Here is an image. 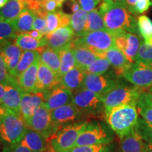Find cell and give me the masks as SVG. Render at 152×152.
<instances>
[{
  "instance_id": "1",
  "label": "cell",
  "mask_w": 152,
  "mask_h": 152,
  "mask_svg": "<svg viewBox=\"0 0 152 152\" xmlns=\"http://www.w3.org/2000/svg\"><path fill=\"white\" fill-rule=\"evenodd\" d=\"M106 29L113 35L130 33L138 35L137 20L129 10L127 4L114 3L112 0H102L99 7Z\"/></svg>"
},
{
  "instance_id": "2",
  "label": "cell",
  "mask_w": 152,
  "mask_h": 152,
  "mask_svg": "<svg viewBox=\"0 0 152 152\" xmlns=\"http://www.w3.org/2000/svg\"><path fill=\"white\" fill-rule=\"evenodd\" d=\"M108 125L122 139L136 128L139 114L134 104H124L104 111Z\"/></svg>"
},
{
  "instance_id": "3",
  "label": "cell",
  "mask_w": 152,
  "mask_h": 152,
  "mask_svg": "<svg viewBox=\"0 0 152 152\" xmlns=\"http://www.w3.org/2000/svg\"><path fill=\"white\" fill-rule=\"evenodd\" d=\"M115 36L107 30L90 32L73 39L71 48L85 47L90 49L99 57L111 47H115Z\"/></svg>"
},
{
  "instance_id": "4",
  "label": "cell",
  "mask_w": 152,
  "mask_h": 152,
  "mask_svg": "<svg viewBox=\"0 0 152 152\" xmlns=\"http://www.w3.org/2000/svg\"><path fill=\"white\" fill-rule=\"evenodd\" d=\"M6 111L0 121V138L9 145L16 146L23 137L27 125L20 114Z\"/></svg>"
},
{
  "instance_id": "5",
  "label": "cell",
  "mask_w": 152,
  "mask_h": 152,
  "mask_svg": "<svg viewBox=\"0 0 152 152\" xmlns=\"http://www.w3.org/2000/svg\"><path fill=\"white\" fill-rule=\"evenodd\" d=\"M87 121L74 123L61 129L50 140V146L53 152H70L75 147L80 134L84 130Z\"/></svg>"
},
{
  "instance_id": "6",
  "label": "cell",
  "mask_w": 152,
  "mask_h": 152,
  "mask_svg": "<svg viewBox=\"0 0 152 152\" xmlns=\"http://www.w3.org/2000/svg\"><path fill=\"white\" fill-rule=\"evenodd\" d=\"M144 91L136 86L118 85L103 95L104 111L124 104L136 105L140 94Z\"/></svg>"
},
{
  "instance_id": "7",
  "label": "cell",
  "mask_w": 152,
  "mask_h": 152,
  "mask_svg": "<svg viewBox=\"0 0 152 152\" xmlns=\"http://www.w3.org/2000/svg\"><path fill=\"white\" fill-rule=\"evenodd\" d=\"M112 140L113 136L104 125L93 121L87 123L76 142L75 147L109 144Z\"/></svg>"
},
{
  "instance_id": "8",
  "label": "cell",
  "mask_w": 152,
  "mask_h": 152,
  "mask_svg": "<svg viewBox=\"0 0 152 152\" xmlns=\"http://www.w3.org/2000/svg\"><path fill=\"white\" fill-rule=\"evenodd\" d=\"M123 77L142 90L152 87V64L134 61L123 72Z\"/></svg>"
},
{
  "instance_id": "9",
  "label": "cell",
  "mask_w": 152,
  "mask_h": 152,
  "mask_svg": "<svg viewBox=\"0 0 152 152\" xmlns=\"http://www.w3.org/2000/svg\"><path fill=\"white\" fill-rule=\"evenodd\" d=\"M72 104L81 113H99L104 111L103 95L99 94L86 88L82 89L73 95Z\"/></svg>"
},
{
  "instance_id": "10",
  "label": "cell",
  "mask_w": 152,
  "mask_h": 152,
  "mask_svg": "<svg viewBox=\"0 0 152 152\" xmlns=\"http://www.w3.org/2000/svg\"><path fill=\"white\" fill-rule=\"evenodd\" d=\"M115 45L122 52L131 64L135 61L142 42L137 34L120 33L114 35Z\"/></svg>"
},
{
  "instance_id": "11",
  "label": "cell",
  "mask_w": 152,
  "mask_h": 152,
  "mask_svg": "<svg viewBox=\"0 0 152 152\" xmlns=\"http://www.w3.org/2000/svg\"><path fill=\"white\" fill-rule=\"evenodd\" d=\"M28 128L40 133L47 138L54 128V125L51 117V111L45 107L41 106L35 114L26 121Z\"/></svg>"
},
{
  "instance_id": "12",
  "label": "cell",
  "mask_w": 152,
  "mask_h": 152,
  "mask_svg": "<svg viewBox=\"0 0 152 152\" xmlns=\"http://www.w3.org/2000/svg\"><path fill=\"white\" fill-rule=\"evenodd\" d=\"M117 85L115 80L105 74H85L84 88L99 94L104 95Z\"/></svg>"
},
{
  "instance_id": "13",
  "label": "cell",
  "mask_w": 152,
  "mask_h": 152,
  "mask_svg": "<svg viewBox=\"0 0 152 152\" xmlns=\"http://www.w3.org/2000/svg\"><path fill=\"white\" fill-rule=\"evenodd\" d=\"M75 35L70 26L60 28L46 36L47 46L57 52H61L71 47Z\"/></svg>"
},
{
  "instance_id": "14",
  "label": "cell",
  "mask_w": 152,
  "mask_h": 152,
  "mask_svg": "<svg viewBox=\"0 0 152 152\" xmlns=\"http://www.w3.org/2000/svg\"><path fill=\"white\" fill-rule=\"evenodd\" d=\"M46 94L42 92H23L20 107V115L25 121L35 114L43 105Z\"/></svg>"
},
{
  "instance_id": "15",
  "label": "cell",
  "mask_w": 152,
  "mask_h": 152,
  "mask_svg": "<svg viewBox=\"0 0 152 152\" xmlns=\"http://www.w3.org/2000/svg\"><path fill=\"white\" fill-rule=\"evenodd\" d=\"M73 98V92L60 85L47 93L43 105L52 111L57 108L71 104Z\"/></svg>"
},
{
  "instance_id": "16",
  "label": "cell",
  "mask_w": 152,
  "mask_h": 152,
  "mask_svg": "<svg viewBox=\"0 0 152 152\" xmlns=\"http://www.w3.org/2000/svg\"><path fill=\"white\" fill-rule=\"evenodd\" d=\"M59 85H61L60 76L40 62L38 70L35 92H42L47 94Z\"/></svg>"
},
{
  "instance_id": "17",
  "label": "cell",
  "mask_w": 152,
  "mask_h": 152,
  "mask_svg": "<svg viewBox=\"0 0 152 152\" xmlns=\"http://www.w3.org/2000/svg\"><path fill=\"white\" fill-rule=\"evenodd\" d=\"M82 116V113L73 104L63 106L51 111L52 122L56 126L71 124Z\"/></svg>"
},
{
  "instance_id": "18",
  "label": "cell",
  "mask_w": 152,
  "mask_h": 152,
  "mask_svg": "<svg viewBox=\"0 0 152 152\" xmlns=\"http://www.w3.org/2000/svg\"><path fill=\"white\" fill-rule=\"evenodd\" d=\"M0 52L2 55L8 71L11 75L21 58L23 51L16 44L10 40L0 42Z\"/></svg>"
},
{
  "instance_id": "19",
  "label": "cell",
  "mask_w": 152,
  "mask_h": 152,
  "mask_svg": "<svg viewBox=\"0 0 152 152\" xmlns=\"http://www.w3.org/2000/svg\"><path fill=\"white\" fill-rule=\"evenodd\" d=\"M39 64H40V58L36 60L33 65L30 66L24 73H23L16 79L17 86L23 92H35Z\"/></svg>"
},
{
  "instance_id": "20",
  "label": "cell",
  "mask_w": 152,
  "mask_h": 152,
  "mask_svg": "<svg viewBox=\"0 0 152 152\" xmlns=\"http://www.w3.org/2000/svg\"><path fill=\"white\" fill-rule=\"evenodd\" d=\"M85 74L83 70L75 66L61 78V85L72 92H78L84 88Z\"/></svg>"
},
{
  "instance_id": "21",
  "label": "cell",
  "mask_w": 152,
  "mask_h": 152,
  "mask_svg": "<svg viewBox=\"0 0 152 152\" xmlns=\"http://www.w3.org/2000/svg\"><path fill=\"white\" fill-rule=\"evenodd\" d=\"M45 139L40 133L28 128L19 144L27 147L33 152H45L47 149Z\"/></svg>"
},
{
  "instance_id": "22",
  "label": "cell",
  "mask_w": 152,
  "mask_h": 152,
  "mask_svg": "<svg viewBox=\"0 0 152 152\" xmlns=\"http://www.w3.org/2000/svg\"><path fill=\"white\" fill-rule=\"evenodd\" d=\"M23 92L16 85H7L2 99V106L6 110L20 114Z\"/></svg>"
},
{
  "instance_id": "23",
  "label": "cell",
  "mask_w": 152,
  "mask_h": 152,
  "mask_svg": "<svg viewBox=\"0 0 152 152\" xmlns=\"http://www.w3.org/2000/svg\"><path fill=\"white\" fill-rule=\"evenodd\" d=\"M104 57L108 59L118 75H123V72L131 64L124 54L115 46L106 51L104 54Z\"/></svg>"
},
{
  "instance_id": "24",
  "label": "cell",
  "mask_w": 152,
  "mask_h": 152,
  "mask_svg": "<svg viewBox=\"0 0 152 152\" xmlns=\"http://www.w3.org/2000/svg\"><path fill=\"white\" fill-rule=\"evenodd\" d=\"M26 9L24 0H10L0 9V20L13 21Z\"/></svg>"
},
{
  "instance_id": "25",
  "label": "cell",
  "mask_w": 152,
  "mask_h": 152,
  "mask_svg": "<svg viewBox=\"0 0 152 152\" xmlns=\"http://www.w3.org/2000/svg\"><path fill=\"white\" fill-rule=\"evenodd\" d=\"M121 140V152H143L144 142L135 129Z\"/></svg>"
},
{
  "instance_id": "26",
  "label": "cell",
  "mask_w": 152,
  "mask_h": 152,
  "mask_svg": "<svg viewBox=\"0 0 152 152\" xmlns=\"http://www.w3.org/2000/svg\"><path fill=\"white\" fill-rule=\"evenodd\" d=\"M136 107L142 118L152 124V93L143 91L137 102Z\"/></svg>"
},
{
  "instance_id": "27",
  "label": "cell",
  "mask_w": 152,
  "mask_h": 152,
  "mask_svg": "<svg viewBox=\"0 0 152 152\" xmlns=\"http://www.w3.org/2000/svg\"><path fill=\"white\" fill-rule=\"evenodd\" d=\"M70 20L71 16L61 10L48 13L47 15V27L49 34L60 28L70 26Z\"/></svg>"
},
{
  "instance_id": "28",
  "label": "cell",
  "mask_w": 152,
  "mask_h": 152,
  "mask_svg": "<svg viewBox=\"0 0 152 152\" xmlns=\"http://www.w3.org/2000/svg\"><path fill=\"white\" fill-rule=\"evenodd\" d=\"M72 49L75 56L76 66L84 71L92 63L99 58L97 54H95L90 49L85 47H75Z\"/></svg>"
},
{
  "instance_id": "29",
  "label": "cell",
  "mask_w": 152,
  "mask_h": 152,
  "mask_svg": "<svg viewBox=\"0 0 152 152\" xmlns=\"http://www.w3.org/2000/svg\"><path fill=\"white\" fill-rule=\"evenodd\" d=\"M39 58H40L39 51H23L18 65L11 75L16 79L23 73H24L30 66L33 65L36 60Z\"/></svg>"
},
{
  "instance_id": "30",
  "label": "cell",
  "mask_w": 152,
  "mask_h": 152,
  "mask_svg": "<svg viewBox=\"0 0 152 152\" xmlns=\"http://www.w3.org/2000/svg\"><path fill=\"white\" fill-rule=\"evenodd\" d=\"M15 44L24 51L38 50L47 45L46 37L42 39H36L26 33L18 34Z\"/></svg>"
},
{
  "instance_id": "31",
  "label": "cell",
  "mask_w": 152,
  "mask_h": 152,
  "mask_svg": "<svg viewBox=\"0 0 152 152\" xmlns=\"http://www.w3.org/2000/svg\"><path fill=\"white\" fill-rule=\"evenodd\" d=\"M40 62L59 75L61 67L59 52H57L48 47L40 52Z\"/></svg>"
},
{
  "instance_id": "32",
  "label": "cell",
  "mask_w": 152,
  "mask_h": 152,
  "mask_svg": "<svg viewBox=\"0 0 152 152\" xmlns=\"http://www.w3.org/2000/svg\"><path fill=\"white\" fill-rule=\"evenodd\" d=\"M35 14L29 9H25L21 14L14 20H13L18 33H24L33 30Z\"/></svg>"
},
{
  "instance_id": "33",
  "label": "cell",
  "mask_w": 152,
  "mask_h": 152,
  "mask_svg": "<svg viewBox=\"0 0 152 152\" xmlns=\"http://www.w3.org/2000/svg\"><path fill=\"white\" fill-rule=\"evenodd\" d=\"M87 16V11L80 9L77 12L73 13L71 16L70 26L73 30L75 35L77 37L86 34L85 28H86Z\"/></svg>"
},
{
  "instance_id": "34",
  "label": "cell",
  "mask_w": 152,
  "mask_h": 152,
  "mask_svg": "<svg viewBox=\"0 0 152 152\" xmlns=\"http://www.w3.org/2000/svg\"><path fill=\"white\" fill-rule=\"evenodd\" d=\"M106 29L105 24L102 14H101L98 9L90 11L87 16V21L85 32L86 33L90 32L98 31V30H104Z\"/></svg>"
},
{
  "instance_id": "35",
  "label": "cell",
  "mask_w": 152,
  "mask_h": 152,
  "mask_svg": "<svg viewBox=\"0 0 152 152\" xmlns=\"http://www.w3.org/2000/svg\"><path fill=\"white\" fill-rule=\"evenodd\" d=\"M61 57V67L59 75L61 78L70 70L76 66V61L73 49L68 47L59 52Z\"/></svg>"
},
{
  "instance_id": "36",
  "label": "cell",
  "mask_w": 152,
  "mask_h": 152,
  "mask_svg": "<svg viewBox=\"0 0 152 152\" xmlns=\"http://www.w3.org/2000/svg\"><path fill=\"white\" fill-rule=\"evenodd\" d=\"M139 33L146 43L152 45V20L149 17L143 15L137 19Z\"/></svg>"
},
{
  "instance_id": "37",
  "label": "cell",
  "mask_w": 152,
  "mask_h": 152,
  "mask_svg": "<svg viewBox=\"0 0 152 152\" xmlns=\"http://www.w3.org/2000/svg\"><path fill=\"white\" fill-rule=\"evenodd\" d=\"M18 35L14 22L0 20V42L16 39Z\"/></svg>"
},
{
  "instance_id": "38",
  "label": "cell",
  "mask_w": 152,
  "mask_h": 152,
  "mask_svg": "<svg viewBox=\"0 0 152 152\" xmlns=\"http://www.w3.org/2000/svg\"><path fill=\"white\" fill-rule=\"evenodd\" d=\"M110 64L108 59L104 57H99L95 60L85 69L86 73L92 74H105L110 68Z\"/></svg>"
},
{
  "instance_id": "39",
  "label": "cell",
  "mask_w": 152,
  "mask_h": 152,
  "mask_svg": "<svg viewBox=\"0 0 152 152\" xmlns=\"http://www.w3.org/2000/svg\"><path fill=\"white\" fill-rule=\"evenodd\" d=\"M135 130L144 142H152V124L139 118Z\"/></svg>"
},
{
  "instance_id": "40",
  "label": "cell",
  "mask_w": 152,
  "mask_h": 152,
  "mask_svg": "<svg viewBox=\"0 0 152 152\" xmlns=\"http://www.w3.org/2000/svg\"><path fill=\"white\" fill-rule=\"evenodd\" d=\"M0 83L5 86L7 85H16L17 86L16 79L13 77L9 73L1 52H0Z\"/></svg>"
},
{
  "instance_id": "41",
  "label": "cell",
  "mask_w": 152,
  "mask_h": 152,
  "mask_svg": "<svg viewBox=\"0 0 152 152\" xmlns=\"http://www.w3.org/2000/svg\"><path fill=\"white\" fill-rule=\"evenodd\" d=\"M135 61L152 64V45L142 42L136 57Z\"/></svg>"
},
{
  "instance_id": "42",
  "label": "cell",
  "mask_w": 152,
  "mask_h": 152,
  "mask_svg": "<svg viewBox=\"0 0 152 152\" xmlns=\"http://www.w3.org/2000/svg\"><path fill=\"white\" fill-rule=\"evenodd\" d=\"M70 152H111L109 144L75 147Z\"/></svg>"
},
{
  "instance_id": "43",
  "label": "cell",
  "mask_w": 152,
  "mask_h": 152,
  "mask_svg": "<svg viewBox=\"0 0 152 152\" xmlns=\"http://www.w3.org/2000/svg\"><path fill=\"white\" fill-rule=\"evenodd\" d=\"M151 5L150 0H138L134 7L130 11L133 15H137L145 12Z\"/></svg>"
},
{
  "instance_id": "44",
  "label": "cell",
  "mask_w": 152,
  "mask_h": 152,
  "mask_svg": "<svg viewBox=\"0 0 152 152\" xmlns=\"http://www.w3.org/2000/svg\"><path fill=\"white\" fill-rule=\"evenodd\" d=\"M100 1L101 0H78V2L82 9L87 12H90L94 10Z\"/></svg>"
},
{
  "instance_id": "45",
  "label": "cell",
  "mask_w": 152,
  "mask_h": 152,
  "mask_svg": "<svg viewBox=\"0 0 152 152\" xmlns=\"http://www.w3.org/2000/svg\"><path fill=\"white\" fill-rule=\"evenodd\" d=\"M42 7L47 12H54L58 11L61 4L58 3L56 0H45L42 1Z\"/></svg>"
},
{
  "instance_id": "46",
  "label": "cell",
  "mask_w": 152,
  "mask_h": 152,
  "mask_svg": "<svg viewBox=\"0 0 152 152\" xmlns=\"http://www.w3.org/2000/svg\"><path fill=\"white\" fill-rule=\"evenodd\" d=\"M24 33L27 34V35L30 36V37H32L33 38H34V39H43L44 37H46V36L44 35L41 32L38 31V30H32L29 32H26V33Z\"/></svg>"
},
{
  "instance_id": "47",
  "label": "cell",
  "mask_w": 152,
  "mask_h": 152,
  "mask_svg": "<svg viewBox=\"0 0 152 152\" xmlns=\"http://www.w3.org/2000/svg\"><path fill=\"white\" fill-rule=\"evenodd\" d=\"M11 152H33L30 151L29 149H28L27 147H24V146L21 145V144H18L16 146H15V147L13 149Z\"/></svg>"
},
{
  "instance_id": "48",
  "label": "cell",
  "mask_w": 152,
  "mask_h": 152,
  "mask_svg": "<svg viewBox=\"0 0 152 152\" xmlns=\"http://www.w3.org/2000/svg\"><path fill=\"white\" fill-rule=\"evenodd\" d=\"M6 92V86L0 83V104L2 103V99Z\"/></svg>"
},
{
  "instance_id": "49",
  "label": "cell",
  "mask_w": 152,
  "mask_h": 152,
  "mask_svg": "<svg viewBox=\"0 0 152 152\" xmlns=\"http://www.w3.org/2000/svg\"><path fill=\"white\" fill-rule=\"evenodd\" d=\"M143 152H152V142H144Z\"/></svg>"
},
{
  "instance_id": "50",
  "label": "cell",
  "mask_w": 152,
  "mask_h": 152,
  "mask_svg": "<svg viewBox=\"0 0 152 152\" xmlns=\"http://www.w3.org/2000/svg\"><path fill=\"white\" fill-rule=\"evenodd\" d=\"M137 1L138 0H127V5H128L129 10L130 11L134 7V6L135 5Z\"/></svg>"
},
{
  "instance_id": "51",
  "label": "cell",
  "mask_w": 152,
  "mask_h": 152,
  "mask_svg": "<svg viewBox=\"0 0 152 152\" xmlns=\"http://www.w3.org/2000/svg\"><path fill=\"white\" fill-rule=\"evenodd\" d=\"M6 111H6L5 108L2 106V104H0V121H1V120L2 119L4 115H5Z\"/></svg>"
},
{
  "instance_id": "52",
  "label": "cell",
  "mask_w": 152,
  "mask_h": 152,
  "mask_svg": "<svg viewBox=\"0 0 152 152\" xmlns=\"http://www.w3.org/2000/svg\"><path fill=\"white\" fill-rule=\"evenodd\" d=\"M10 0H0V9L2 8L4 6L7 4Z\"/></svg>"
},
{
  "instance_id": "53",
  "label": "cell",
  "mask_w": 152,
  "mask_h": 152,
  "mask_svg": "<svg viewBox=\"0 0 152 152\" xmlns=\"http://www.w3.org/2000/svg\"><path fill=\"white\" fill-rule=\"evenodd\" d=\"M114 3L120 4H127V0H112Z\"/></svg>"
},
{
  "instance_id": "54",
  "label": "cell",
  "mask_w": 152,
  "mask_h": 152,
  "mask_svg": "<svg viewBox=\"0 0 152 152\" xmlns=\"http://www.w3.org/2000/svg\"><path fill=\"white\" fill-rule=\"evenodd\" d=\"M56 1L57 2H58V3H59L60 4H61V5H62L63 2H64V1H65V0H56Z\"/></svg>"
},
{
  "instance_id": "55",
  "label": "cell",
  "mask_w": 152,
  "mask_h": 152,
  "mask_svg": "<svg viewBox=\"0 0 152 152\" xmlns=\"http://www.w3.org/2000/svg\"><path fill=\"white\" fill-rule=\"evenodd\" d=\"M149 92H151L152 93V87H151V88L149 89Z\"/></svg>"
},
{
  "instance_id": "56",
  "label": "cell",
  "mask_w": 152,
  "mask_h": 152,
  "mask_svg": "<svg viewBox=\"0 0 152 152\" xmlns=\"http://www.w3.org/2000/svg\"><path fill=\"white\" fill-rule=\"evenodd\" d=\"M151 5L152 6V1H151Z\"/></svg>"
},
{
  "instance_id": "57",
  "label": "cell",
  "mask_w": 152,
  "mask_h": 152,
  "mask_svg": "<svg viewBox=\"0 0 152 152\" xmlns=\"http://www.w3.org/2000/svg\"><path fill=\"white\" fill-rule=\"evenodd\" d=\"M42 1H45V0H42Z\"/></svg>"
}]
</instances>
